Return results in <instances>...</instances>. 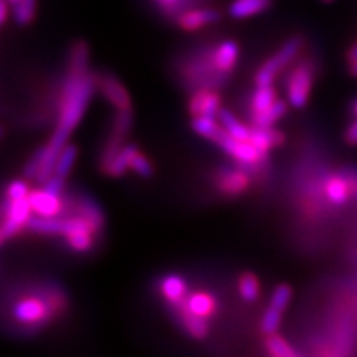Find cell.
<instances>
[{
    "mask_svg": "<svg viewBox=\"0 0 357 357\" xmlns=\"http://www.w3.org/2000/svg\"><path fill=\"white\" fill-rule=\"evenodd\" d=\"M177 2H178V0H158V5L162 6V8L167 10V9L173 8Z\"/></svg>",
    "mask_w": 357,
    "mask_h": 357,
    "instance_id": "obj_41",
    "label": "cell"
},
{
    "mask_svg": "<svg viewBox=\"0 0 357 357\" xmlns=\"http://www.w3.org/2000/svg\"><path fill=\"white\" fill-rule=\"evenodd\" d=\"M301 47H303V39L301 38H292L289 39L283 47L278 50L271 59H268L261 69L258 70L255 76L256 86H265V85H273L274 77L278 72H282L283 67L292 61L296 54L299 52Z\"/></svg>",
    "mask_w": 357,
    "mask_h": 357,
    "instance_id": "obj_2",
    "label": "cell"
},
{
    "mask_svg": "<svg viewBox=\"0 0 357 357\" xmlns=\"http://www.w3.org/2000/svg\"><path fill=\"white\" fill-rule=\"evenodd\" d=\"M220 20V13L216 9H191L186 10L181 17H178L177 22L183 30L194 31L198 29H203L208 24Z\"/></svg>",
    "mask_w": 357,
    "mask_h": 357,
    "instance_id": "obj_9",
    "label": "cell"
},
{
    "mask_svg": "<svg viewBox=\"0 0 357 357\" xmlns=\"http://www.w3.org/2000/svg\"><path fill=\"white\" fill-rule=\"evenodd\" d=\"M63 188H64V177L59 176V174H52L47 182L43 183V189L45 191H48L54 195H61L63 192Z\"/></svg>",
    "mask_w": 357,
    "mask_h": 357,
    "instance_id": "obj_37",
    "label": "cell"
},
{
    "mask_svg": "<svg viewBox=\"0 0 357 357\" xmlns=\"http://www.w3.org/2000/svg\"><path fill=\"white\" fill-rule=\"evenodd\" d=\"M312 86V69L310 63H301L287 77V102L296 109L304 107Z\"/></svg>",
    "mask_w": 357,
    "mask_h": 357,
    "instance_id": "obj_3",
    "label": "cell"
},
{
    "mask_svg": "<svg viewBox=\"0 0 357 357\" xmlns=\"http://www.w3.org/2000/svg\"><path fill=\"white\" fill-rule=\"evenodd\" d=\"M347 59H349L350 64H353V63L357 61V42L350 48V51H349V54H347Z\"/></svg>",
    "mask_w": 357,
    "mask_h": 357,
    "instance_id": "obj_40",
    "label": "cell"
},
{
    "mask_svg": "<svg viewBox=\"0 0 357 357\" xmlns=\"http://www.w3.org/2000/svg\"><path fill=\"white\" fill-rule=\"evenodd\" d=\"M96 231L93 229H81V231H76L69 234V236H66L67 243H69L70 248L76 252H86L93 248V234Z\"/></svg>",
    "mask_w": 357,
    "mask_h": 357,
    "instance_id": "obj_27",
    "label": "cell"
},
{
    "mask_svg": "<svg viewBox=\"0 0 357 357\" xmlns=\"http://www.w3.org/2000/svg\"><path fill=\"white\" fill-rule=\"evenodd\" d=\"M3 240H5V236H3V234H2V231H0V244L3 243Z\"/></svg>",
    "mask_w": 357,
    "mask_h": 357,
    "instance_id": "obj_44",
    "label": "cell"
},
{
    "mask_svg": "<svg viewBox=\"0 0 357 357\" xmlns=\"http://www.w3.org/2000/svg\"><path fill=\"white\" fill-rule=\"evenodd\" d=\"M131 124H132L131 109H121V110H118V115L115 116L114 131H112V134H115V136H119L122 139H126V136L131 128Z\"/></svg>",
    "mask_w": 357,
    "mask_h": 357,
    "instance_id": "obj_32",
    "label": "cell"
},
{
    "mask_svg": "<svg viewBox=\"0 0 357 357\" xmlns=\"http://www.w3.org/2000/svg\"><path fill=\"white\" fill-rule=\"evenodd\" d=\"M284 137L280 131L273 130V128H252L250 134V142L255 144L256 148L261 151L262 155H266V152L273 149L274 146L283 143Z\"/></svg>",
    "mask_w": 357,
    "mask_h": 357,
    "instance_id": "obj_17",
    "label": "cell"
},
{
    "mask_svg": "<svg viewBox=\"0 0 357 357\" xmlns=\"http://www.w3.org/2000/svg\"><path fill=\"white\" fill-rule=\"evenodd\" d=\"M76 156H77V149L73 146L72 143H67L66 146L61 149L60 155H59V160H57V164H55L54 174H59L64 178L69 176V173L73 169V164L76 161Z\"/></svg>",
    "mask_w": 357,
    "mask_h": 357,
    "instance_id": "obj_24",
    "label": "cell"
},
{
    "mask_svg": "<svg viewBox=\"0 0 357 357\" xmlns=\"http://www.w3.org/2000/svg\"><path fill=\"white\" fill-rule=\"evenodd\" d=\"M325 194L329 199V203L333 206H342L347 203L349 197L351 195V186L347 177L333 176L326 182Z\"/></svg>",
    "mask_w": 357,
    "mask_h": 357,
    "instance_id": "obj_15",
    "label": "cell"
},
{
    "mask_svg": "<svg viewBox=\"0 0 357 357\" xmlns=\"http://www.w3.org/2000/svg\"><path fill=\"white\" fill-rule=\"evenodd\" d=\"M287 105L282 100H277L270 107L265 109L261 114L252 115V124L255 128H271L275 122L284 116Z\"/></svg>",
    "mask_w": 357,
    "mask_h": 357,
    "instance_id": "obj_19",
    "label": "cell"
},
{
    "mask_svg": "<svg viewBox=\"0 0 357 357\" xmlns=\"http://www.w3.org/2000/svg\"><path fill=\"white\" fill-rule=\"evenodd\" d=\"M45 160V146L40 148L35 155H33V158L27 162V165L24 167V176L27 178H35L38 177L40 169H42V164Z\"/></svg>",
    "mask_w": 357,
    "mask_h": 357,
    "instance_id": "obj_35",
    "label": "cell"
},
{
    "mask_svg": "<svg viewBox=\"0 0 357 357\" xmlns=\"http://www.w3.org/2000/svg\"><path fill=\"white\" fill-rule=\"evenodd\" d=\"M350 70H351V75L357 77V61L351 64V67H350Z\"/></svg>",
    "mask_w": 357,
    "mask_h": 357,
    "instance_id": "obj_42",
    "label": "cell"
},
{
    "mask_svg": "<svg viewBox=\"0 0 357 357\" xmlns=\"http://www.w3.org/2000/svg\"><path fill=\"white\" fill-rule=\"evenodd\" d=\"M8 0H0V26H2L8 18Z\"/></svg>",
    "mask_w": 357,
    "mask_h": 357,
    "instance_id": "obj_39",
    "label": "cell"
},
{
    "mask_svg": "<svg viewBox=\"0 0 357 357\" xmlns=\"http://www.w3.org/2000/svg\"><path fill=\"white\" fill-rule=\"evenodd\" d=\"M136 152H137V148L132 146V144H127V146H122V149L118 152V155L115 156V158L109 162V165L106 167L105 170L110 176H115V177L122 176L130 169L131 160H132V156L136 155Z\"/></svg>",
    "mask_w": 357,
    "mask_h": 357,
    "instance_id": "obj_21",
    "label": "cell"
},
{
    "mask_svg": "<svg viewBox=\"0 0 357 357\" xmlns=\"http://www.w3.org/2000/svg\"><path fill=\"white\" fill-rule=\"evenodd\" d=\"M161 292L164 298L169 301L172 305H177L183 303L188 294V286L182 277L178 275H167L161 282Z\"/></svg>",
    "mask_w": 357,
    "mask_h": 357,
    "instance_id": "obj_16",
    "label": "cell"
},
{
    "mask_svg": "<svg viewBox=\"0 0 357 357\" xmlns=\"http://www.w3.org/2000/svg\"><path fill=\"white\" fill-rule=\"evenodd\" d=\"M8 2H9L10 5H15V3L18 2V0H8Z\"/></svg>",
    "mask_w": 357,
    "mask_h": 357,
    "instance_id": "obj_45",
    "label": "cell"
},
{
    "mask_svg": "<svg viewBox=\"0 0 357 357\" xmlns=\"http://www.w3.org/2000/svg\"><path fill=\"white\" fill-rule=\"evenodd\" d=\"M2 134H3V130H2V127H0V137H2Z\"/></svg>",
    "mask_w": 357,
    "mask_h": 357,
    "instance_id": "obj_46",
    "label": "cell"
},
{
    "mask_svg": "<svg viewBox=\"0 0 357 357\" xmlns=\"http://www.w3.org/2000/svg\"><path fill=\"white\" fill-rule=\"evenodd\" d=\"M265 347L268 353L274 357H296L298 356V351L292 347V345L275 333L268 335V338L265 341Z\"/></svg>",
    "mask_w": 357,
    "mask_h": 357,
    "instance_id": "obj_23",
    "label": "cell"
},
{
    "mask_svg": "<svg viewBox=\"0 0 357 357\" xmlns=\"http://www.w3.org/2000/svg\"><path fill=\"white\" fill-rule=\"evenodd\" d=\"M30 194L27 183L22 181H15L8 186V198L9 199H21V198H27Z\"/></svg>",
    "mask_w": 357,
    "mask_h": 357,
    "instance_id": "obj_36",
    "label": "cell"
},
{
    "mask_svg": "<svg viewBox=\"0 0 357 357\" xmlns=\"http://www.w3.org/2000/svg\"><path fill=\"white\" fill-rule=\"evenodd\" d=\"M29 203L33 213L40 218H59L61 213V199L59 195H54L45 189H38L29 194Z\"/></svg>",
    "mask_w": 357,
    "mask_h": 357,
    "instance_id": "obj_7",
    "label": "cell"
},
{
    "mask_svg": "<svg viewBox=\"0 0 357 357\" xmlns=\"http://www.w3.org/2000/svg\"><path fill=\"white\" fill-rule=\"evenodd\" d=\"M96 89V77L88 70L69 69L63 86L61 110L59 126L51 142L45 146V160L38 174V181L45 183L54 174L61 149L67 144L70 134L79 124Z\"/></svg>",
    "mask_w": 357,
    "mask_h": 357,
    "instance_id": "obj_1",
    "label": "cell"
},
{
    "mask_svg": "<svg viewBox=\"0 0 357 357\" xmlns=\"http://www.w3.org/2000/svg\"><path fill=\"white\" fill-rule=\"evenodd\" d=\"M88 60H89L88 45L85 42H76L70 51L69 69L88 70Z\"/></svg>",
    "mask_w": 357,
    "mask_h": 357,
    "instance_id": "obj_28",
    "label": "cell"
},
{
    "mask_svg": "<svg viewBox=\"0 0 357 357\" xmlns=\"http://www.w3.org/2000/svg\"><path fill=\"white\" fill-rule=\"evenodd\" d=\"M79 213H81V216H84L85 219L91 222V225L94 227L96 231H98L105 225V216L102 213V210L98 208V206L94 203L93 199L84 197L79 201Z\"/></svg>",
    "mask_w": 357,
    "mask_h": 357,
    "instance_id": "obj_25",
    "label": "cell"
},
{
    "mask_svg": "<svg viewBox=\"0 0 357 357\" xmlns=\"http://www.w3.org/2000/svg\"><path fill=\"white\" fill-rule=\"evenodd\" d=\"M100 88H102V93L109 102L114 105L118 110L121 109H131V98L124 88L115 76L106 75L100 81Z\"/></svg>",
    "mask_w": 357,
    "mask_h": 357,
    "instance_id": "obj_10",
    "label": "cell"
},
{
    "mask_svg": "<svg viewBox=\"0 0 357 357\" xmlns=\"http://www.w3.org/2000/svg\"><path fill=\"white\" fill-rule=\"evenodd\" d=\"M353 114H354V116H356V119H357V102H356L354 106H353Z\"/></svg>",
    "mask_w": 357,
    "mask_h": 357,
    "instance_id": "obj_43",
    "label": "cell"
},
{
    "mask_svg": "<svg viewBox=\"0 0 357 357\" xmlns=\"http://www.w3.org/2000/svg\"><path fill=\"white\" fill-rule=\"evenodd\" d=\"M290 299H292V289H290V286L287 284H280L274 289L270 305L284 311L290 303Z\"/></svg>",
    "mask_w": 357,
    "mask_h": 357,
    "instance_id": "obj_33",
    "label": "cell"
},
{
    "mask_svg": "<svg viewBox=\"0 0 357 357\" xmlns=\"http://www.w3.org/2000/svg\"><path fill=\"white\" fill-rule=\"evenodd\" d=\"M192 128L199 136H203L206 139L215 140L218 136V132L222 130V126H219L216 122V118H210V116H194L192 121Z\"/></svg>",
    "mask_w": 357,
    "mask_h": 357,
    "instance_id": "obj_26",
    "label": "cell"
},
{
    "mask_svg": "<svg viewBox=\"0 0 357 357\" xmlns=\"http://www.w3.org/2000/svg\"><path fill=\"white\" fill-rule=\"evenodd\" d=\"M36 14V0H18L14 5V20L17 24L26 26L35 18Z\"/></svg>",
    "mask_w": 357,
    "mask_h": 357,
    "instance_id": "obj_29",
    "label": "cell"
},
{
    "mask_svg": "<svg viewBox=\"0 0 357 357\" xmlns=\"http://www.w3.org/2000/svg\"><path fill=\"white\" fill-rule=\"evenodd\" d=\"M238 45L234 40H225L213 50V63L216 70L222 75H228L234 70L238 60Z\"/></svg>",
    "mask_w": 357,
    "mask_h": 357,
    "instance_id": "obj_11",
    "label": "cell"
},
{
    "mask_svg": "<svg viewBox=\"0 0 357 357\" xmlns=\"http://www.w3.org/2000/svg\"><path fill=\"white\" fill-rule=\"evenodd\" d=\"M323 2H332V0H323Z\"/></svg>",
    "mask_w": 357,
    "mask_h": 357,
    "instance_id": "obj_47",
    "label": "cell"
},
{
    "mask_svg": "<svg viewBox=\"0 0 357 357\" xmlns=\"http://www.w3.org/2000/svg\"><path fill=\"white\" fill-rule=\"evenodd\" d=\"M345 140H347L350 144H357V119L347 128V132H345Z\"/></svg>",
    "mask_w": 357,
    "mask_h": 357,
    "instance_id": "obj_38",
    "label": "cell"
},
{
    "mask_svg": "<svg viewBox=\"0 0 357 357\" xmlns=\"http://www.w3.org/2000/svg\"><path fill=\"white\" fill-rule=\"evenodd\" d=\"M31 206L29 203V197L27 198H21V199H9L8 204V211H6V220L2 227V234L5 238H9L15 236V234L29 223L31 219Z\"/></svg>",
    "mask_w": 357,
    "mask_h": 357,
    "instance_id": "obj_5",
    "label": "cell"
},
{
    "mask_svg": "<svg viewBox=\"0 0 357 357\" xmlns=\"http://www.w3.org/2000/svg\"><path fill=\"white\" fill-rule=\"evenodd\" d=\"M177 308L178 311V317H181V323L183 325V328L192 335L194 338H204L207 337L208 332V326L203 317H198L195 314H192L191 311H188L185 307L182 305H173Z\"/></svg>",
    "mask_w": 357,
    "mask_h": 357,
    "instance_id": "obj_20",
    "label": "cell"
},
{
    "mask_svg": "<svg viewBox=\"0 0 357 357\" xmlns=\"http://www.w3.org/2000/svg\"><path fill=\"white\" fill-rule=\"evenodd\" d=\"M177 305L185 307L188 311H191L192 314L198 317L207 319L216 311V299L206 292H197L188 296L183 303Z\"/></svg>",
    "mask_w": 357,
    "mask_h": 357,
    "instance_id": "obj_12",
    "label": "cell"
},
{
    "mask_svg": "<svg viewBox=\"0 0 357 357\" xmlns=\"http://www.w3.org/2000/svg\"><path fill=\"white\" fill-rule=\"evenodd\" d=\"M213 142L218 143L223 151L241 164H256L259 162L264 156L261 151L256 148L252 142H243V140L234 139L223 128L218 132V136L215 137Z\"/></svg>",
    "mask_w": 357,
    "mask_h": 357,
    "instance_id": "obj_4",
    "label": "cell"
},
{
    "mask_svg": "<svg viewBox=\"0 0 357 357\" xmlns=\"http://www.w3.org/2000/svg\"><path fill=\"white\" fill-rule=\"evenodd\" d=\"M50 307L39 298L21 299L14 307V317L24 325H36L50 316Z\"/></svg>",
    "mask_w": 357,
    "mask_h": 357,
    "instance_id": "obj_6",
    "label": "cell"
},
{
    "mask_svg": "<svg viewBox=\"0 0 357 357\" xmlns=\"http://www.w3.org/2000/svg\"><path fill=\"white\" fill-rule=\"evenodd\" d=\"M273 0H234L229 6V15L236 20L249 18L265 13Z\"/></svg>",
    "mask_w": 357,
    "mask_h": 357,
    "instance_id": "obj_14",
    "label": "cell"
},
{
    "mask_svg": "<svg viewBox=\"0 0 357 357\" xmlns=\"http://www.w3.org/2000/svg\"><path fill=\"white\" fill-rule=\"evenodd\" d=\"M249 176L241 170H222L219 188L228 195H238L249 186Z\"/></svg>",
    "mask_w": 357,
    "mask_h": 357,
    "instance_id": "obj_13",
    "label": "cell"
},
{
    "mask_svg": "<svg viewBox=\"0 0 357 357\" xmlns=\"http://www.w3.org/2000/svg\"><path fill=\"white\" fill-rule=\"evenodd\" d=\"M218 119L220 121L222 128L225 130L229 136H232L234 139L237 140H243V142H250V134H252V128L245 127L244 124L234 116L229 110L227 109H220Z\"/></svg>",
    "mask_w": 357,
    "mask_h": 357,
    "instance_id": "obj_18",
    "label": "cell"
},
{
    "mask_svg": "<svg viewBox=\"0 0 357 357\" xmlns=\"http://www.w3.org/2000/svg\"><path fill=\"white\" fill-rule=\"evenodd\" d=\"M240 295L245 303H253L259 296V282L253 274L248 273L240 278Z\"/></svg>",
    "mask_w": 357,
    "mask_h": 357,
    "instance_id": "obj_30",
    "label": "cell"
},
{
    "mask_svg": "<svg viewBox=\"0 0 357 357\" xmlns=\"http://www.w3.org/2000/svg\"><path fill=\"white\" fill-rule=\"evenodd\" d=\"M130 169L132 172H136L139 176L142 177H149L152 176L153 173V169H152V164L149 162V160L146 158V156L142 155L139 151L136 152V155L132 156L131 160V164H130Z\"/></svg>",
    "mask_w": 357,
    "mask_h": 357,
    "instance_id": "obj_34",
    "label": "cell"
},
{
    "mask_svg": "<svg viewBox=\"0 0 357 357\" xmlns=\"http://www.w3.org/2000/svg\"><path fill=\"white\" fill-rule=\"evenodd\" d=\"M282 314H283L282 310H278L273 305H268L265 314L262 317V323H261L262 332L266 335L275 333L282 325Z\"/></svg>",
    "mask_w": 357,
    "mask_h": 357,
    "instance_id": "obj_31",
    "label": "cell"
},
{
    "mask_svg": "<svg viewBox=\"0 0 357 357\" xmlns=\"http://www.w3.org/2000/svg\"><path fill=\"white\" fill-rule=\"evenodd\" d=\"M275 102H277V97H275V89L273 88V85L256 86L252 96V102H250L252 115L261 114V112H264Z\"/></svg>",
    "mask_w": 357,
    "mask_h": 357,
    "instance_id": "obj_22",
    "label": "cell"
},
{
    "mask_svg": "<svg viewBox=\"0 0 357 357\" xmlns=\"http://www.w3.org/2000/svg\"><path fill=\"white\" fill-rule=\"evenodd\" d=\"M189 110L194 116H210L218 118L220 112V98L216 93L207 88L197 89V93L192 96L189 102Z\"/></svg>",
    "mask_w": 357,
    "mask_h": 357,
    "instance_id": "obj_8",
    "label": "cell"
}]
</instances>
